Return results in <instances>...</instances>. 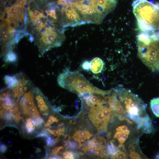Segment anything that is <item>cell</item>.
<instances>
[{
	"label": "cell",
	"instance_id": "cell-22",
	"mask_svg": "<svg viewBox=\"0 0 159 159\" xmlns=\"http://www.w3.org/2000/svg\"><path fill=\"white\" fill-rule=\"evenodd\" d=\"M34 120L35 123H36V127H40L44 123V120L40 117H35Z\"/></svg>",
	"mask_w": 159,
	"mask_h": 159
},
{
	"label": "cell",
	"instance_id": "cell-28",
	"mask_svg": "<svg viewBox=\"0 0 159 159\" xmlns=\"http://www.w3.org/2000/svg\"><path fill=\"white\" fill-rule=\"evenodd\" d=\"M123 133L121 131H117L114 137V138H116L118 140L120 139L122 137Z\"/></svg>",
	"mask_w": 159,
	"mask_h": 159
},
{
	"label": "cell",
	"instance_id": "cell-8",
	"mask_svg": "<svg viewBox=\"0 0 159 159\" xmlns=\"http://www.w3.org/2000/svg\"><path fill=\"white\" fill-rule=\"evenodd\" d=\"M4 59L6 62L13 63L17 60V56L15 53L12 51L10 50L6 53Z\"/></svg>",
	"mask_w": 159,
	"mask_h": 159
},
{
	"label": "cell",
	"instance_id": "cell-18",
	"mask_svg": "<svg viewBox=\"0 0 159 159\" xmlns=\"http://www.w3.org/2000/svg\"><path fill=\"white\" fill-rule=\"evenodd\" d=\"M114 158L118 159H127V156L124 152L121 151L118 149L117 153Z\"/></svg>",
	"mask_w": 159,
	"mask_h": 159
},
{
	"label": "cell",
	"instance_id": "cell-30",
	"mask_svg": "<svg viewBox=\"0 0 159 159\" xmlns=\"http://www.w3.org/2000/svg\"><path fill=\"white\" fill-rule=\"evenodd\" d=\"M40 111L42 112L47 111L48 109V104L47 103L44 104L42 107L39 108Z\"/></svg>",
	"mask_w": 159,
	"mask_h": 159
},
{
	"label": "cell",
	"instance_id": "cell-31",
	"mask_svg": "<svg viewBox=\"0 0 159 159\" xmlns=\"http://www.w3.org/2000/svg\"><path fill=\"white\" fill-rule=\"evenodd\" d=\"M27 2V0H17L15 4L17 5L25 6Z\"/></svg>",
	"mask_w": 159,
	"mask_h": 159
},
{
	"label": "cell",
	"instance_id": "cell-32",
	"mask_svg": "<svg viewBox=\"0 0 159 159\" xmlns=\"http://www.w3.org/2000/svg\"><path fill=\"white\" fill-rule=\"evenodd\" d=\"M103 148H100L98 149L95 152V154L97 156H102L103 157Z\"/></svg>",
	"mask_w": 159,
	"mask_h": 159
},
{
	"label": "cell",
	"instance_id": "cell-37",
	"mask_svg": "<svg viewBox=\"0 0 159 159\" xmlns=\"http://www.w3.org/2000/svg\"><path fill=\"white\" fill-rule=\"evenodd\" d=\"M44 125L45 127H48L50 128L51 126L49 124H48V123H44Z\"/></svg>",
	"mask_w": 159,
	"mask_h": 159
},
{
	"label": "cell",
	"instance_id": "cell-25",
	"mask_svg": "<svg viewBox=\"0 0 159 159\" xmlns=\"http://www.w3.org/2000/svg\"><path fill=\"white\" fill-rule=\"evenodd\" d=\"M48 11L50 16L51 18L55 19H57L56 11L54 9H52Z\"/></svg>",
	"mask_w": 159,
	"mask_h": 159
},
{
	"label": "cell",
	"instance_id": "cell-14",
	"mask_svg": "<svg viewBox=\"0 0 159 159\" xmlns=\"http://www.w3.org/2000/svg\"><path fill=\"white\" fill-rule=\"evenodd\" d=\"M32 120V119L31 118H29L26 120V129L27 132L29 133H32L35 129V126L32 124L31 122Z\"/></svg>",
	"mask_w": 159,
	"mask_h": 159
},
{
	"label": "cell",
	"instance_id": "cell-15",
	"mask_svg": "<svg viewBox=\"0 0 159 159\" xmlns=\"http://www.w3.org/2000/svg\"><path fill=\"white\" fill-rule=\"evenodd\" d=\"M1 115L8 121L12 120L14 116L13 114L10 112H6L4 114L1 112Z\"/></svg>",
	"mask_w": 159,
	"mask_h": 159
},
{
	"label": "cell",
	"instance_id": "cell-21",
	"mask_svg": "<svg viewBox=\"0 0 159 159\" xmlns=\"http://www.w3.org/2000/svg\"><path fill=\"white\" fill-rule=\"evenodd\" d=\"M64 157L65 159H74V153L71 152L67 151L64 152L63 154Z\"/></svg>",
	"mask_w": 159,
	"mask_h": 159
},
{
	"label": "cell",
	"instance_id": "cell-1",
	"mask_svg": "<svg viewBox=\"0 0 159 159\" xmlns=\"http://www.w3.org/2000/svg\"><path fill=\"white\" fill-rule=\"evenodd\" d=\"M137 41L139 59L151 72H159V37L143 31L137 35Z\"/></svg>",
	"mask_w": 159,
	"mask_h": 159
},
{
	"label": "cell",
	"instance_id": "cell-4",
	"mask_svg": "<svg viewBox=\"0 0 159 159\" xmlns=\"http://www.w3.org/2000/svg\"><path fill=\"white\" fill-rule=\"evenodd\" d=\"M65 39L63 33L54 27H47L39 35L36 41L42 53L51 48L61 46Z\"/></svg>",
	"mask_w": 159,
	"mask_h": 159
},
{
	"label": "cell",
	"instance_id": "cell-7",
	"mask_svg": "<svg viewBox=\"0 0 159 159\" xmlns=\"http://www.w3.org/2000/svg\"><path fill=\"white\" fill-rule=\"evenodd\" d=\"M151 109L155 116L159 117V98H154L151 100Z\"/></svg>",
	"mask_w": 159,
	"mask_h": 159
},
{
	"label": "cell",
	"instance_id": "cell-23",
	"mask_svg": "<svg viewBox=\"0 0 159 159\" xmlns=\"http://www.w3.org/2000/svg\"><path fill=\"white\" fill-rule=\"evenodd\" d=\"M130 157L132 159H141L140 155L135 151H131L130 154Z\"/></svg>",
	"mask_w": 159,
	"mask_h": 159
},
{
	"label": "cell",
	"instance_id": "cell-36",
	"mask_svg": "<svg viewBox=\"0 0 159 159\" xmlns=\"http://www.w3.org/2000/svg\"><path fill=\"white\" fill-rule=\"evenodd\" d=\"M54 122H55L53 118L51 117V116L49 117V118L48 120L47 123H48L49 124L51 125Z\"/></svg>",
	"mask_w": 159,
	"mask_h": 159
},
{
	"label": "cell",
	"instance_id": "cell-17",
	"mask_svg": "<svg viewBox=\"0 0 159 159\" xmlns=\"http://www.w3.org/2000/svg\"><path fill=\"white\" fill-rule=\"evenodd\" d=\"M129 134L127 133H123L121 137L118 140V141L119 143V147H120L122 146L123 144L124 143L128 137Z\"/></svg>",
	"mask_w": 159,
	"mask_h": 159
},
{
	"label": "cell",
	"instance_id": "cell-29",
	"mask_svg": "<svg viewBox=\"0 0 159 159\" xmlns=\"http://www.w3.org/2000/svg\"><path fill=\"white\" fill-rule=\"evenodd\" d=\"M63 148V146L56 147L54 149L52 150V153L54 154H57Z\"/></svg>",
	"mask_w": 159,
	"mask_h": 159
},
{
	"label": "cell",
	"instance_id": "cell-12",
	"mask_svg": "<svg viewBox=\"0 0 159 159\" xmlns=\"http://www.w3.org/2000/svg\"><path fill=\"white\" fill-rule=\"evenodd\" d=\"M41 18H38L35 19L32 21L34 24L36 26L37 30L39 31H41L45 27L47 23H43L41 19Z\"/></svg>",
	"mask_w": 159,
	"mask_h": 159
},
{
	"label": "cell",
	"instance_id": "cell-9",
	"mask_svg": "<svg viewBox=\"0 0 159 159\" xmlns=\"http://www.w3.org/2000/svg\"><path fill=\"white\" fill-rule=\"evenodd\" d=\"M28 9L29 11L30 19L32 21L38 18L45 17L43 13L37 10H35L32 11L30 10L29 8H28Z\"/></svg>",
	"mask_w": 159,
	"mask_h": 159
},
{
	"label": "cell",
	"instance_id": "cell-24",
	"mask_svg": "<svg viewBox=\"0 0 159 159\" xmlns=\"http://www.w3.org/2000/svg\"><path fill=\"white\" fill-rule=\"evenodd\" d=\"M100 146H101L100 145L98 146H95L91 147L89 148L86 147L85 149V151L89 150L92 153H94L96 152L97 149H98V147L103 148L102 147H98Z\"/></svg>",
	"mask_w": 159,
	"mask_h": 159
},
{
	"label": "cell",
	"instance_id": "cell-5",
	"mask_svg": "<svg viewBox=\"0 0 159 159\" xmlns=\"http://www.w3.org/2000/svg\"><path fill=\"white\" fill-rule=\"evenodd\" d=\"M103 61L99 58L96 57L91 62V70L94 74L100 73L103 68L104 66Z\"/></svg>",
	"mask_w": 159,
	"mask_h": 159
},
{
	"label": "cell",
	"instance_id": "cell-38",
	"mask_svg": "<svg viewBox=\"0 0 159 159\" xmlns=\"http://www.w3.org/2000/svg\"><path fill=\"white\" fill-rule=\"evenodd\" d=\"M49 158H51V159H59V158H59V157H51Z\"/></svg>",
	"mask_w": 159,
	"mask_h": 159
},
{
	"label": "cell",
	"instance_id": "cell-39",
	"mask_svg": "<svg viewBox=\"0 0 159 159\" xmlns=\"http://www.w3.org/2000/svg\"><path fill=\"white\" fill-rule=\"evenodd\" d=\"M157 158L159 159V154H158L156 156Z\"/></svg>",
	"mask_w": 159,
	"mask_h": 159
},
{
	"label": "cell",
	"instance_id": "cell-33",
	"mask_svg": "<svg viewBox=\"0 0 159 159\" xmlns=\"http://www.w3.org/2000/svg\"><path fill=\"white\" fill-rule=\"evenodd\" d=\"M8 148L6 145L4 144H1V151L2 153H5L7 150Z\"/></svg>",
	"mask_w": 159,
	"mask_h": 159
},
{
	"label": "cell",
	"instance_id": "cell-11",
	"mask_svg": "<svg viewBox=\"0 0 159 159\" xmlns=\"http://www.w3.org/2000/svg\"><path fill=\"white\" fill-rule=\"evenodd\" d=\"M105 104L102 105L101 110L106 120L109 122L112 110L110 108L104 106L103 105Z\"/></svg>",
	"mask_w": 159,
	"mask_h": 159
},
{
	"label": "cell",
	"instance_id": "cell-19",
	"mask_svg": "<svg viewBox=\"0 0 159 159\" xmlns=\"http://www.w3.org/2000/svg\"><path fill=\"white\" fill-rule=\"evenodd\" d=\"M116 131H122L123 133H127L129 134L130 131L128 129V127L126 125H123L118 127L116 129Z\"/></svg>",
	"mask_w": 159,
	"mask_h": 159
},
{
	"label": "cell",
	"instance_id": "cell-35",
	"mask_svg": "<svg viewBox=\"0 0 159 159\" xmlns=\"http://www.w3.org/2000/svg\"><path fill=\"white\" fill-rule=\"evenodd\" d=\"M21 118L20 116L15 115L14 116L13 118L14 121L16 123H19V121L20 118Z\"/></svg>",
	"mask_w": 159,
	"mask_h": 159
},
{
	"label": "cell",
	"instance_id": "cell-40",
	"mask_svg": "<svg viewBox=\"0 0 159 159\" xmlns=\"http://www.w3.org/2000/svg\"><path fill=\"white\" fill-rule=\"evenodd\" d=\"M158 30H159V27L158 28Z\"/></svg>",
	"mask_w": 159,
	"mask_h": 159
},
{
	"label": "cell",
	"instance_id": "cell-13",
	"mask_svg": "<svg viewBox=\"0 0 159 159\" xmlns=\"http://www.w3.org/2000/svg\"><path fill=\"white\" fill-rule=\"evenodd\" d=\"M92 135L90 134L89 132L87 131L84 130L78 131L76 132L73 136V138H75L78 136H85L87 139H89Z\"/></svg>",
	"mask_w": 159,
	"mask_h": 159
},
{
	"label": "cell",
	"instance_id": "cell-26",
	"mask_svg": "<svg viewBox=\"0 0 159 159\" xmlns=\"http://www.w3.org/2000/svg\"><path fill=\"white\" fill-rule=\"evenodd\" d=\"M46 141L47 145L50 146H54L55 144L56 141L52 139L50 137L47 138Z\"/></svg>",
	"mask_w": 159,
	"mask_h": 159
},
{
	"label": "cell",
	"instance_id": "cell-27",
	"mask_svg": "<svg viewBox=\"0 0 159 159\" xmlns=\"http://www.w3.org/2000/svg\"><path fill=\"white\" fill-rule=\"evenodd\" d=\"M78 142L81 143L85 142L87 138L85 136H80L74 138Z\"/></svg>",
	"mask_w": 159,
	"mask_h": 159
},
{
	"label": "cell",
	"instance_id": "cell-2",
	"mask_svg": "<svg viewBox=\"0 0 159 159\" xmlns=\"http://www.w3.org/2000/svg\"><path fill=\"white\" fill-rule=\"evenodd\" d=\"M134 13L139 28L150 32L159 27V7L147 0H135L132 3Z\"/></svg>",
	"mask_w": 159,
	"mask_h": 159
},
{
	"label": "cell",
	"instance_id": "cell-20",
	"mask_svg": "<svg viewBox=\"0 0 159 159\" xmlns=\"http://www.w3.org/2000/svg\"><path fill=\"white\" fill-rule=\"evenodd\" d=\"M82 67L85 70H90L91 68V63L88 61H85L82 65Z\"/></svg>",
	"mask_w": 159,
	"mask_h": 159
},
{
	"label": "cell",
	"instance_id": "cell-6",
	"mask_svg": "<svg viewBox=\"0 0 159 159\" xmlns=\"http://www.w3.org/2000/svg\"><path fill=\"white\" fill-rule=\"evenodd\" d=\"M4 79L9 89H11L19 84V75L13 76L6 75L5 76Z\"/></svg>",
	"mask_w": 159,
	"mask_h": 159
},
{
	"label": "cell",
	"instance_id": "cell-10",
	"mask_svg": "<svg viewBox=\"0 0 159 159\" xmlns=\"http://www.w3.org/2000/svg\"><path fill=\"white\" fill-rule=\"evenodd\" d=\"M107 150L108 153L113 156L112 158H114L117 153L118 149L114 145L112 141H111L110 144L108 145Z\"/></svg>",
	"mask_w": 159,
	"mask_h": 159
},
{
	"label": "cell",
	"instance_id": "cell-3",
	"mask_svg": "<svg viewBox=\"0 0 159 159\" xmlns=\"http://www.w3.org/2000/svg\"><path fill=\"white\" fill-rule=\"evenodd\" d=\"M57 81L61 87L80 96L87 93L103 95L105 92L93 85L79 72L68 69L59 74Z\"/></svg>",
	"mask_w": 159,
	"mask_h": 159
},
{
	"label": "cell",
	"instance_id": "cell-34",
	"mask_svg": "<svg viewBox=\"0 0 159 159\" xmlns=\"http://www.w3.org/2000/svg\"><path fill=\"white\" fill-rule=\"evenodd\" d=\"M69 146L71 148H76L77 145L76 143L75 142H70L69 143Z\"/></svg>",
	"mask_w": 159,
	"mask_h": 159
},
{
	"label": "cell",
	"instance_id": "cell-16",
	"mask_svg": "<svg viewBox=\"0 0 159 159\" xmlns=\"http://www.w3.org/2000/svg\"><path fill=\"white\" fill-rule=\"evenodd\" d=\"M115 111H116L119 116H122L126 114V112L123 108L121 103L117 106Z\"/></svg>",
	"mask_w": 159,
	"mask_h": 159
}]
</instances>
